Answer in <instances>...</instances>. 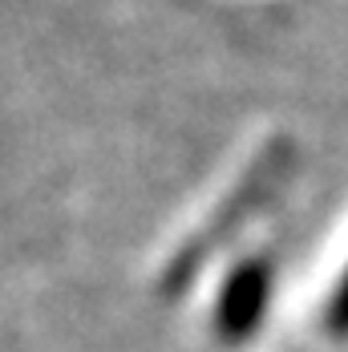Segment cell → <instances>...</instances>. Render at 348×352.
Returning a JSON list of instances; mask_svg holds the SVG:
<instances>
[{"label": "cell", "mask_w": 348, "mask_h": 352, "mask_svg": "<svg viewBox=\"0 0 348 352\" xmlns=\"http://www.w3.org/2000/svg\"><path fill=\"white\" fill-rule=\"evenodd\" d=\"M268 296H272V263L268 259H247L239 263L223 292H219V312L215 328L223 340H243L259 328V320L268 312Z\"/></svg>", "instance_id": "cell-2"}, {"label": "cell", "mask_w": 348, "mask_h": 352, "mask_svg": "<svg viewBox=\"0 0 348 352\" xmlns=\"http://www.w3.org/2000/svg\"><path fill=\"white\" fill-rule=\"evenodd\" d=\"M328 328H332V332H348V272H345V280H340V287L332 292V304H328Z\"/></svg>", "instance_id": "cell-3"}, {"label": "cell", "mask_w": 348, "mask_h": 352, "mask_svg": "<svg viewBox=\"0 0 348 352\" xmlns=\"http://www.w3.org/2000/svg\"><path fill=\"white\" fill-rule=\"evenodd\" d=\"M287 166H292V146H287V142H279V146H272V150L255 162V170L239 182V190L227 199V207H223V211L207 223V231H199V239H195V243L178 255V263L171 267V283H182V276H191V272L207 259L210 247L219 243V239H227V235H231V231H235V227L247 219V214L255 211V207H259L272 190H276L279 178L287 175Z\"/></svg>", "instance_id": "cell-1"}]
</instances>
